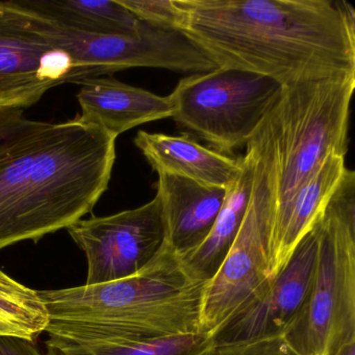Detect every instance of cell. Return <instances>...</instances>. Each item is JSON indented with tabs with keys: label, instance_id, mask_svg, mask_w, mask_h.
<instances>
[{
	"label": "cell",
	"instance_id": "21",
	"mask_svg": "<svg viewBox=\"0 0 355 355\" xmlns=\"http://www.w3.org/2000/svg\"><path fill=\"white\" fill-rule=\"evenodd\" d=\"M195 355H296L282 338L214 344Z\"/></svg>",
	"mask_w": 355,
	"mask_h": 355
},
{
	"label": "cell",
	"instance_id": "20",
	"mask_svg": "<svg viewBox=\"0 0 355 355\" xmlns=\"http://www.w3.org/2000/svg\"><path fill=\"white\" fill-rule=\"evenodd\" d=\"M140 21L157 28L182 32L184 15L175 0H118Z\"/></svg>",
	"mask_w": 355,
	"mask_h": 355
},
{
	"label": "cell",
	"instance_id": "23",
	"mask_svg": "<svg viewBox=\"0 0 355 355\" xmlns=\"http://www.w3.org/2000/svg\"><path fill=\"white\" fill-rule=\"evenodd\" d=\"M0 355H44L35 342L24 338H0Z\"/></svg>",
	"mask_w": 355,
	"mask_h": 355
},
{
	"label": "cell",
	"instance_id": "3",
	"mask_svg": "<svg viewBox=\"0 0 355 355\" xmlns=\"http://www.w3.org/2000/svg\"><path fill=\"white\" fill-rule=\"evenodd\" d=\"M182 257L166 244L137 275L96 286L39 291L49 311V340L63 344L125 343L202 332L203 291Z\"/></svg>",
	"mask_w": 355,
	"mask_h": 355
},
{
	"label": "cell",
	"instance_id": "19",
	"mask_svg": "<svg viewBox=\"0 0 355 355\" xmlns=\"http://www.w3.org/2000/svg\"><path fill=\"white\" fill-rule=\"evenodd\" d=\"M213 343L207 332L125 343L63 344L47 340V355H195Z\"/></svg>",
	"mask_w": 355,
	"mask_h": 355
},
{
	"label": "cell",
	"instance_id": "15",
	"mask_svg": "<svg viewBox=\"0 0 355 355\" xmlns=\"http://www.w3.org/2000/svg\"><path fill=\"white\" fill-rule=\"evenodd\" d=\"M134 142L157 174H173L228 189L242 173V157L232 159L207 148L188 135L169 136L140 130Z\"/></svg>",
	"mask_w": 355,
	"mask_h": 355
},
{
	"label": "cell",
	"instance_id": "7",
	"mask_svg": "<svg viewBox=\"0 0 355 355\" xmlns=\"http://www.w3.org/2000/svg\"><path fill=\"white\" fill-rule=\"evenodd\" d=\"M282 87L273 78L236 68L192 74L169 95L172 118L219 153H230L252 138Z\"/></svg>",
	"mask_w": 355,
	"mask_h": 355
},
{
	"label": "cell",
	"instance_id": "4",
	"mask_svg": "<svg viewBox=\"0 0 355 355\" xmlns=\"http://www.w3.org/2000/svg\"><path fill=\"white\" fill-rule=\"evenodd\" d=\"M354 88L355 72L282 87L259 128L273 166V219L329 155H346Z\"/></svg>",
	"mask_w": 355,
	"mask_h": 355
},
{
	"label": "cell",
	"instance_id": "18",
	"mask_svg": "<svg viewBox=\"0 0 355 355\" xmlns=\"http://www.w3.org/2000/svg\"><path fill=\"white\" fill-rule=\"evenodd\" d=\"M49 311L39 291L28 288L0 269V338L35 342L49 325Z\"/></svg>",
	"mask_w": 355,
	"mask_h": 355
},
{
	"label": "cell",
	"instance_id": "22",
	"mask_svg": "<svg viewBox=\"0 0 355 355\" xmlns=\"http://www.w3.org/2000/svg\"><path fill=\"white\" fill-rule=\"evenodd\" d=\"M37 123L38 121L28 119L22 110L0 107V151Z\"/></svg>",
	"mask_w": 355,
	"mask_h": 355
},
{
	"label": "cell",
	"instance_id": "12",
	"mask_svg": "<svg viewBox=\"0 0 355 355\" xmlns=\"http://www.w3.org/2000/svg\"><path fill=\"white\" fill-rule=\"evenodd\" d=\"M227 189L159 173L157 195L165 220L167 244L180 257L196 250L211 234Z\"/></svg>",
	"mask_w": 355,
	"mask_h": 355
},
{
	"label": "cell",
	"instance_id": "1",
	"mask_svg": "<svg viewBox=\"0 0 355 355\" xmlns=\"http://www.w3.org/2000/svg\"><path fill=\"white\" fill-rule=\"evenodd\" d=\"M182 33L218 67L286 85L355 72V12L344 0H175Z\"/></svg>",
	"mask_w": 355,
	"mask_h": 355
},
{
	"label": "cell",
	"instance_id": "9",
	"mask_svg": "<svg viewBox=\"0 0 355 355\" xmlns=\"http://www.w3.org/2000/svg\"><path fill=\"white\" fill-rule=\"evenodd\" d=\"M88 261L86 286L137 275L167 244L161 200L105 217L80 219L67 228Z\"/></svg>",
	"mask_w": 355,
	"mask_h": 355
},
{
	"label": "cell",
	"instance_id": "10",
	"mask_svg": "<svg viewBox=\"0 0 355 355\" xmlns=\"http://www.w3.org/2000/svg\"><path fill=\"white\" fill-rule=\"evenodd\" d=\"M72 74L69 55L49 45L18 0L0 1V107L24 111Z\"/></svg>",
	"mask_w": 355,
	"mask_h": 355
},
{
	"label": "cell",
	"instance_id": "8",
	"mask_svg": "<svg viewBox=\"0 0 355 355\" xmlns=\"http://www.w3.org/2000/svg\"><path fill=\"white\" fill-rule=\"evenodd\" d=\"M24 9L49 45L69 55L73 65L72 84L130 68H159L194 74L219 68L199 45L180 31L142 21L136 37L87 34Z\"/></svg>",
	"mask_w": 355,
	"mask_h": 355
},
{
	"label": "cell",
	"instance_id": "6",
	"mask_svg": "<svg viewBox=\"0 0 355 355\" xmlns=\"http://www.w3.org/2000/svg\"><path fill=\"white\" fill-rule=\"evenodd\" d=\"M246 146L252 149L255 157L250 201L223 263L203 291L201 330L211 336L261 298L272 284L268 259L275 196L273 166L267 143L259 130Z\"/></svg>",
	"mask_w": 355,
	"mask_h": 355
},
{
	"label": "cell",
	"instance_id": "17",
	"mask_svg": "<svg viewBox=\"0 0 355 355\" xmlns=\"http://www.w3.org/2000/svg\"><path fill=\"white\" fill-rule=\"evenodd\" d=\"M37 15L70 30L103 36H138L142 21L118 0H18Z\"/></svg>",
	"mask_w": 355,
	"mask_h": 355
},
{
	"label": "cell",
	"instance_id": "16",
	"mask_svg": "<svg viewBox=\"0 0 355 355\" xmlns=\"http://www.w3.org/2000/svg\"><path fill=\"white\" fill-rule=\"evenodd\" d=\"M242 159V173L227 189L225 201L211 234L196 250L182 257L191 272L203 282H209L223 263L240 230L250 201L255 169L254 153L250 147H247Z\"/></svg>",
	"mask_w": 355,
	"mask_h": 355
},
{
	"label": "cell",
	"instance_id": "24",
	"mask_svg": "<svg viewBox=\"0 0 355 355\" xmlns=\"http://www.w3.org/2000/svg\"><path fill=\"white\" fill-rule=\"evenodd\" d=\"M334 355H355V340L340 347Z\"/></svg>",
	"mask_w": 355,
	"mask_h": 355
},
{
	"label": "cell",
	"instance_id": "11",
	"mask_svg": "<svg viewBox=\"0 0 355 355\" xmlns=\"http://www.w3.org/2000/svg\"><path fill=\"white\" fill-rule=\"evenodd\" d=\"M318 226L303 236L269 290L211 334L214 344L282 338L304 306L315 272Z\"/></svg>",
	"mask_w": 355,
	"mask_h": 355
},
{
	"label": "cell",
	"instance_id": "2",
	"mask_svg": "<svg viewBox=\"0 0 355 355\" xmlns=\"http://www.w3.org/2000/svg\"><path fill=\"white\" fill-rule=\"evenodd\" d=\"M117 137L74 118L40 122L0 151V249L90 214L109 188Z\"/></svg>",
	"mask_w": 355,
	"mask_h": 355
},
{
	"label": "cell",
	"instance_id": "5",
	"mask_svg": "<svg viewBox=\"0 0 355 355\" xmlns=\"http://www.w3.org/2000/svg\"><path fill=\"white\" fill-rule=\"evenodd\" d=\"M309 296L282 336L296 355H334L355 340V173L347 168L317 220Z\"/></svg>",
	"mask_w": 355,
	"mask_h": 355
},
{
	"label": "cell",
	"instance_id": "13",
	"mask_svg": "<svg viewBox=\"0 0 355 355\" xmlns=\"http://www.w3.org/2000/svg\"><path fill=\"white\" fill-rule=\"evenodd\" d=\"M78 101L82 121L94 124L117 137L132 128L157 120L172 118L169 96L130 86L112 76L80 80Z\"/></svg>",
	"mask_w": 355,
	"mask_h": 355
},
{
	"label": "cell",
	"instance_id": "14",
	"mask_svg": "<svg viewBox=\"0 0 355 355\" xmlns=\"http://www.w3.org/2000/svg\"><path fill=\"white\" fill-rule=\"evenodd\" d=\"M345 157L332 155L272 221L268 274L271 282L286 267L303 236L313 227L346 171Z\"/></svg>",
	"mask_w": 355,
	"mask_h": 355
}]
</instances>
